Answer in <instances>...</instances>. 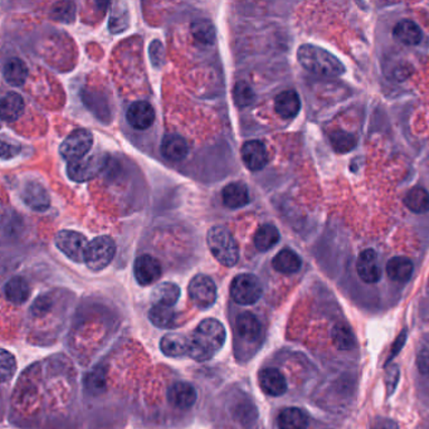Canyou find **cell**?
<instances>
[{
  "instance_id": "obj_1",
  "label": "cell",
  "mask_w": 429,
  "mask_h": 429,
  "mask_svg": "<svg viewBox=\"0 0 429 429\" xmlns=\"http://www.w3.org/2000/svg\"><path fill=\"white\" fill-rule=\"evenodd\" d=\"M227 332L221 321L203 320L191 334L189 356L196 362H207L214 358L226 343Z\"/></svg>"
},
{
  "instance_id": "obj_2",
  "label": "cell",
  "mask_w": 429,
  "mask_h": 429,
  "mask_svg": "<svg viewBox=\"0 0 429 429\" xmlns=\"http://www.w3.org/2000/svg\"><path fill=\"white\" fill-rule=\"evenodd\" d=\"M297 60L307 71L324 77H339L345 72V66L339 58L313 44H302L297 50Z\"/></svg>"
},
{
  "instance_id": "obj_3",
  "label": "cell",
  "mask_w": 429,
  "mask_h": 429,
  "mask_svg": "<svg viewBox=\"0 0 429 429\" xmlns=\"http://www.w3.org/2000/svg\"><path fill=\"white\" fill-rule=\"evenodd\" d=\"M207 243L209 251L212 252L213 257L219 264L226 267H233L234 264L238 262V245L234 239L233 234L229 232L227 228L222 226L210 228L207 234Z\"/></svg>"
},
{
  "instance_id": "obj_4",
  "label": "cell",
  "mask_w": 429,
  "mask_h": 429,
  "mask_svg": "<svg viewBox=\"0 0 429 429\" xmlns=\"http://www.w3.org/2000/svg\"><path fill=\"white\" fill-rule=\"evenodd\" d=\"M116 254V245L109 236L93 239L87 247L85 264L93 272L104 270Z\"/></svg>"
},
{
  "instance_id": "obj_5",
  "label": "cell",
  "mask_w": 429,
  "mask_h": 429,
  "mask_svg": "<svg viewBox=\"0 0 429 429\" xmlns=\"http://www.w3.org/2000/svg\"><path fill=\"white\" fill-rule=\"evenodd\" d=\"M264 292L258 277L251 273H242L234 277L231 285V296L238 305L248 306L256 304Z\"/></svg>"
},
{
  "instance_id": "obj_6",
  "label": "cell",
  "mask_w": 429,
  "mask_h": 429,
  "mask_svg": "<svg viewBox=\"0 0 429 429\" xmlns=\"http://www.w3.org/2000/svg\"><path fill=\"white\" fill-rule=\"evenodd\" d=\"M107 164V156L104 154H93L83 159L69 163L67 174L69 179L76 183H85L96 178Z\"/></svg>"
},
{
  "instance_id": "obj_7",
  "label": "cell",
  "mask_w": 429,
  "mask_h": 429,
  "mask_svg": "<svg viewBox=\"0 0 429 429\" xmlns=\"http://www.w3.org/2000/svg\"><path fill=\"white\" fill-rule=\"evenodd\" d=\"M93 145V135L88 130H76L64 139L60 147L62 158L69 163L83 159Z\"/></svg>"
},
{
  "instance_id": "obj_8",
  "label": "cell",
  "mask_w": 429,
  "mask_h": 429,
  "mask_svg": "<svg viewBox=\"0 0 429 429\" xmlns=\"http://www.w3.org/2000/svg\"><path fill=\"white\" fill-rule=\"evenodd\" d=\"M55 243L66 257L76 264H85L88 242L83 234L74 231H61L55 236Z\"/></svg>"
},
{
  "instance_id": "obj_9",
  "label": "cell",
  "mask_w": 429,
  "mask_h": 429,
  "mask_svg": "<svg viewBox=\"0 0 429 429\" xmlns=\"http://www.w3.org/2000/svg\"><path fill=\"white\" fill-rule=\"evenodd\" d=\"M191 302L200 310H207L214 305L217 300V286L214 281L207 275L193 277L188 287Z\"/></svg>"
},
{
  "instance_id": "obj_10",
  "label": "cell",
  "mask_w": 429,
  "mask_h": 429,
  "mask_svg": "<svg viewBox=\"0 0 429 429\" xmlns=\"http://www.w3.org/2000/svg\"><path fill=\"white\" fill-rule=\"evenodd\" d=\"M163 268L156 258L150 254H142L136 258L134 264V275L136 281L142 286H149L156 282L161 277Z\"/></svg>"
},
{
  "instance_id": "obj_11",
  "label": "cell",
  "mask_w": 429,
  "mask_h": 429,
  "mask_svg": "<svg viewBox=\"0 0 429 429\" xmlns=\"http://www.w3.org/2000/svg\"><path fill=\"white\" fill-rule=\"evenodd\" d=\"M356 271L365 283H376L381 280V267L375 251L365 250L360 253L356 262Z\"/></svg>"
},
{
  "instance_id": "obj_12",
  "label": "cell",
  "mask_w": 429,
  "mask_h": 429,
  "mask_svg": "<svg viewBox=\"0 0 429 429\" xmlns=\"http://www.w3.org/2000/svg\"><path fill=\"white\" fill-rule=\"evenodd\" d=\"M20 198L28 208L43 212L50 205V198L48 191H46L43 185L37 182H29L25 185L20 191Z\"/></svg>"
},
{
  "instance_id": "obj_13",
  "label": "cell",
  "mask_w": 429,
  "mask_h": 429,
  "mask_svg": "<svg viewBox=\"0 0 429 429\" xmlns=\"http://www.w3.org/2000/svg\"><path fill=\"white\" fill-rule=\"evenodd\" d=\"M126 118L130 125L136 130H147L155 121V111L147 101H135L131 104L126 112Z\"/></svg>"
},
{
  "instance_id": "obj_14",
  "label": "cell",
  "mask_w": 429,
  "mask_h": 429,
  "mask_svg": "<svg viewBox=\"0 0 429 429\" xmlns=\"http://www.w3.org/2000/svg\"><path fill=\"white\" fill-rule=\"evenodd\" d=\"M242 160L245 163V165L251 170V172H258L261 169H264L267 161H268V155H267V149L264 147L262 142L258 140H251V142H245L242 147Z\"/></svg>"
},
{
  "instance_id": "obj_15",
  "label": "cell",
  "mask_w": 429,
  "mask_h": 429,
  "mask_svg": "<svg viewBox=\"0 0 429 429\" xmlns=\"http://www.w3.org/2000/svg\"><path fill=\"white\" fill-rule=\"evenodd\" d=\"M259 386L271 397H281L287 390V381L282 373L275 368H266L259 373Z\"/></svg>"
},
{
  "instance_id": "obj_16",
  "label": "cell",
  "mask_w": 429,
  "mask_h": 429,
  "mask_svg": "<svg viewBox=\"0 0 429 429\" xmlns=\"http://www.w3.org/2000/svg\"><path fill=\"white\" fill-rule=\"evenodd\" d=\"M168 399L175 408L188 409L196 402V388L189 383L178 381L169 388Z\"/></svg>"
},
{
  "instance_id": "obj_17",
  "label": "cell",
  "mask_w": 429,
  "mask_h": 429,
  "mask_svg": "<svg viewBox=\"0 0 429 429\" xmlns=\"http://www.w3.org/2000/svg\"><path fill=\"white\" fill-rule=\"evenodd\" d=\"M160 349L163 354L169 358H182L189 355L191 349V339L182 335V334H168L160 341Z\"/></svg>"
},
{
  "instance_id": "obj_18",
  "label": "cell",
  "mask_w": 429,
  "mask_h": 429,
  "mask_svg": "<svg viewBox=\"0 0 429 429\" xmlns=\"http://www.w3.org/2000/svg\"><path fill=\"white\" fill-rule=\"evenodd\" d=\"M236 332L242 340H245L247 343H253L257 341L261 336L262 325L253 313H245L237 318Z\"/></svg>"
},
{
  "instance_id": "obj_19",
  "label": "cell",
  "mask_w": 429,
  "mask_h": 429,
  "mask_svg": "<svg viewBox=\"0 0 429 429\" xmlns=\"http://www.w3.org/2000/svg\"><path fill=\"white\" fill-rule=\"evenodd\" d=\"M161 154L170 161H182L189 154V147L184 137L177 134H169L161 142Z\"/></svg>"
},
{
  "instance_id": "obj_20",
  "label": "cell",
  "mask_w": 429,
  "mask_h": 429,
  "mask_svg": "<svg viewBox=\"0 0 429 429\" xmlns=\"http://www.w3.org/2000/svg\"><path fill=\"white\" fill-rule=\"evenodd\" d=\"M222 199L224 205L231 209L242 208L250 203L248 188L243 183H231L222 191Z\"/></svg>"
},
{
  "instance_id": "obj_21",
  "label": "cell",
  "mask_w": 429,
  "mask_h": 429,
  "mask_svg": "<svg viewBox=\"0 0 429 429\" xmlns=\"http://www.w3.org/2000/svg\"><path fill=\"white\" fill-rule=\"evenodd\" d=\"M300 97L294 90L283 91L275 98V110L282 118H294L300 112Z\"/></svg>"
},
{
  "instance_id": "obj_22",
  "label": "cell",
  "mask_w": 429,
  "mask_h": 429,
  "mask_svg": "<svg viewBox=\"0 0 429 429\" xmlns=\"http://www.w3.org/2000/svg\"><path fill=\"white\" fill-rule=\"evenodd\" d=\"M414 266L407 257H394L386 264V275L394 282H407L411 280Z\"/></svg>"
},
{
  "instance_id": "obj_23",
  "label": "cell",
  "mask_w": 429,
  "mask_h": 429,
  "mask_svg": "<svg viewBox=\"0 0 429 429\" xmlns=\"http://www.w3.org/2000/svg\"><path fill=\"white\" fill-rule=\"evenodd\" d=\"M277 424L280 429H307L308 418L306 413L301 411L300 408L290 407L280 411Z\"/></svg>"
},
{
  "instance_id": "obj_24",
  "label": "cell",
  "mask_w": 429,
  "mask_h": 429,
  "mask_svg": "<svg viewBox=\"0 0 429 429\" xmlns=\"http://www.w3.org/2000/svg\"><path fill=\"white\" fill-rule=\"evenodd\" d=\"M3 76L11 86H23L28 77V67L20 58L13 57L6 62L3 67Z\"/></svg>"
},
{
  "instance_id": "obj_25",
  "label": "cell",
  "mask_w": 429,
  "mask_h": 429,
  "mask_svg": "<svg viewBox=\"0 0 429 429\" xmlns=\"http://www.w3.org/2000/svg\"><path fill=\"white\" fill-rule=\"evenodd\" d=\"M25 111L23 97L17 93H8L1 98V118L6 123L17 121Z\"/></svg>"
},
{
  "instance_id": "obj_26",
  "label": "cell",
  "mask_w": 429,
  "mask_h": 429,
  "mask_svg": "<svg viewBox=\"0 0 429 429\" xmlns=\"http://www.w3.org/2000/svg\"><path fill=\"white\" fill-rule=\"evenodd\" d=\"M301 264H302V261H301L300 256L288 248L278 252L272 261L273 268L283 275L296 273L297 271H300Z\"/></svg>"
},
{
  "instance_id": "obj_27",
  "label": "cell",
  "mask_w": 429,
  "mask_h": 429,
  "mask_svg": "<svg viewBox=\"0 0 429 429\" xmlns=\"http://www.w3.org/2000/svg\"><path fill=\"white\" fill-rule=\"evenodd\" d=\"M4 294L9 302L14 305H22L28 300L31 294V287L23 277H13L4 286Z\"/></svg>"
},
{
  "instance_id": "obj_28",
  "label": "cell",
  "mask_w": 429,
  "mask_h": 429,
  "mask_svg": "<svg viewBox=\"0 0 429 429\" xmlns=\"http://www.w3.org/2000/svg\"><path fill=\"white\" fill-rule=\"evenodd\" d=\"M180 297V288L172 282L159 283L154 288L151 301L154 305L172 307L178 302Z\"/></svg>"
},
{
  "instance_id": "obj_29",
  "label": "cell",
  "mask_w": 429,
  "mask_h": 429,
  "mask_svg": "<svg viewBox=\"0 0 429 429\" xmlns=\"http://www.w3.org/2000/svg\"><path fill=\"white\" fill-rule=\"evenodd\" d=\"M394 37L407 46H417L422 41V31L421 28L411 20H400L398 25L394 27L393 32Z\"/></svg>"
},
{
  "instance_id": "obj_30",
  "label": "cell",
  "mask_w": 429,
  "mask_h": 429,
  "mask_svg": "<svg viewBox=\"0 0 429 429\" xmlns=\"http://www.w3.org/2000/svg\"><path fill=\"white\" fill-rule=\"evenodd\" d=\"M253 240H254V245L258 251H270L271 248H273L278 243L280 232L272 224H264L258 228Z\"/></svg>"
},
{
  "instance_id": "obj_31",
  "label": "cell",
  "mask_w": 429,
  "mask_h": 429,
  "mask_svg": "<svg viewBox=\"0 0 429 429\" xmlns=\"http://www.w3.org/2000/svg\"><path fill=\"white\" fill-rule=\"evenodd\" d=\"M149 319L160 329H170L177 324V313L172 307L154 305L149 311Z\"/></svg>"
},
{
  "instance_id": "obj_32",
  "label": "cell",
  "mask_w": 429,
  "mask_h": 429,
  "mask_svg": "<svg viewBox=\"0 0 429 429\" xmlns=\"http://www.w3.org/2000/svg\"><path fill=\"white\" fill-rule=\"evenodd\" d=\"M404 204L413 213L423 214L429 210L428 191L421 186H416L407 193Z\"/></svg>"
},
{
  "instance_id": "obj_33",
  "label": "cell",
  "mask_w": 429,
  "mask_h": 429,
  "mask_svg": "<svg viewBox=\"0 0 429 429\" xmlns=\"http://www.w3.org/2000/svg\"><path fill=\"white\" fill-rule=\"evenodd\" d=\"M191 34L198 43L210 46L214 43L215 27L208 19H198L191 23Z\"/></svg>"
},
{
  "instance_id": "obj_34",
  "label": "cell",
  "mask_w": 429,
  "mask_h": 429,
  "mask_svg": "<svg viewBox=\"0 0 429 429\" xmlns=\"http://www.w3.org/2000/svg\"><path fill=\"white\" fill-rule=\"evenodd\" d=\"M332 343L339 350H351L355 348V336L348 324L340 322L334 326L332 332Z\"/></svg>"
},
{
  "instance_id": "obj_35",
  "label": "cell",
  "mask_w": 429,
  "mask_h": 429,
  "mask_svg": "<svg viewBox=\"0 0 429 429\" xmlns=\"http://www.w3.org/2000/svg\"><path fill=\"white\" fill-rule=\"evenodd\" d=\"M130 25V14L129 9L125 3H116L114 4L112 13L110 15V28L111 33L118 34L121 32H125Z\"/></svg>"
},
{
  "instance_id": "obj_36",
  "label": "cell",
  "mask_w": 429,
  "mask_h": 429,
  "mask_svg": "<svg viewBox=\"0 0 429 429\" xmlns=\"http://www.w3.org/2000/svg\"><path fill=\"white\" fill-rule=\"evenodd\" d=\"M74 14H76V8H74V3L71 1L55 3L50 9V17L55 19V22H61V23H72Z\"/></svg>"
},
{
  "instance_id": "obj_37",
  "label": "cell",
  "mask_w": 429,
  "mask_h": 429,
  "mask_svg": "<svg viewBox=\"0 0 429 429\" xmlns=\"http://www.w3.org/2000/svg\"><path fill=\"white\" fill-rule=\"evenodd\" d=\"M330 142L337 153H349L356 145L354 136L343 131H335L330 135Z\"/></svg>"
},
{
  "instance_id": "obj_38",
  "label": "cell",
  "mask_w": 429,
  "mask_h": 429,
  "mask_svg": "<svg viewBox=\"0 0 429 429\" xmlns=\"http://www.w3.org/2000/svg\"><path fill=\"white\" fill-rule=\"evenodd\" d=\"M233 97L236 104L240 107H245V106L253 104L254 93H253L252 87L248 83L240 81L234 86Z\"/></svg>"
},
{
  "instance_id": "obj_39",
  "label": "cell",
  "mask_w": 429,
  "mask_h": 429,
  "mask_svg": "<svg viewBox=\"0 0 429 429\" xmlns=\"http://www.w3.org/2000/svg\"><path fill=\"white\" fill-rule=\"evenodd\" d=\"M0 365H1V381L6 383L11 381L13 375L17 370V362L15 358L9 351L6 349H1L0 351Z\"/></svg>"
},
{
  "instance_id": "obj_40",
  "label": "cell",
  "mask_w": 429,
  "mask_h": 429,
  "mask_svg": "<svg viewBox=\"0 0 429 429\" xmlns=\"http://www.w3.org/2000/svg\"><path fill=\"white\" fill-rule=\"evenodd\" d=\"M150 58L155 68H160L165 62V49L159 41H154L150 44Z\"/></svg>"
},
{
  "instance_id": "obj_41",
  "label": "cell",
  "mask_w": 429,
  "mask_h": 429,
  "mask_svg": "<svg viewBox=\"0 0 429 429\" xmlns=\"http://www.w3.org/2000/svg\"><path fill=\"white\" fill-rule=\"evenodd\" d=\"M399 381V369L397 367L386 370V388H388V395H390L395 389V386Z\"/></svg>"
},
{
  "instance_id": "obj_42",
  "label": "cell",
  "mask_w": 429,
  "mask_h": 429,
  "mask_svg": "<svg viewBox=\"0 0 429 429\" xmlns=\"http://www.w3.org/2000/svg\"><path fill=\"white\" fill-rule=\"evenodd\" d=\"M370 429H399V427L392 419L379 417L370 423Z\"/></svg>"
},
{
  "instance_id": "obj_43",
  "label": "cell",
  "mask_w": 429,
  "mask_h": 429,
  "mask_svg": "<svg viewBox=\"0 0 429 429\" xmlns=\"http://www.w3.org/2000/svg\"><path fill=\"white\" fill-rule=\"evenodd\" d=\"M405 334H407V332H405V330H403V332H402V334L399 335L398 339L395 340V343H394V345H393L392 351H390V354H389V358H388V360H386V362H390L393 358L397 355L399 351L402 350V346L404 345L405 339H407V337H405Z\"/></svg>"
}]
</instances>
